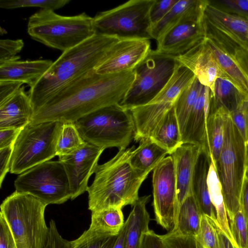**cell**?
<instances>
[{"label":"cell","instance_id":"6da1fadb","mask_svg":"<svg viewBox=\"0 0 248 248\" xmlns=\"http://www.w3.org/2000/svg\"><path fill=\"white\" fill-rule=\"evenodd\" d=\"M134 78L133 70L106 74L90 72L49 100L34 114L30 123H74L99 108L120 104Z\"/></svg>","mask_w":248,"mask_h":248},{"label":"cell","instance_id":"7a4b0ae2","mask_svg":"<svg viewBox=\"0 0 248 248\" xmlns=\"http://www.w3.org/2000/svg\"><path fill=\"white\" fill-rule=\"evenodd\" d=\"M120 39L97 32L62 52L37 84L30 88L28 94L34 113L60 91L89 73L96 71Z\"/></svg>","mask_w":248,"mask_h":248},{"label":"cell","instance_id":"3957f363","mask_svg":"<svg viewBox=\"0 0 248 248\" xmlns=\"http://www.w3.org/2000/svg\"><path fill=\"white\" fill-rule=\"evenodd\" d=\"M135 146L119 150L111 159L98 165L89 186L88 209L91 212L110 207L132 206L148 174L135 170L130 159Z\"/></svg>","mask_w":248,"mask_h":248},{"label":"cell","instance_id":"277c9868","mask_svg":"<svg viewBox=\"0 0 248 248\" xmlns=\"http://www.w3.org/2000/svg\"><path fill=\"white\" fill-rule=\"evenodd\" d=\"M27 32L32 39L62 52L97 33L93 17L84 12L65 16L41 9L29 17Z\"/></svg>","mask_w":248,"mask_h":248},{"label":"cell","instance_id":"5b68a950","mask_svg":"<svg viewBox=\"0 0 248 248\" xmlns=\"http://www.w3.org/2000/svg\"><path fill=\"white\" fill-rule=\"evenodd\" d=\"M47 205L35 197L16 190L4 200L0 214L5 218L17 248H45L49 228L46 223Z\"/></svg>","mask_w":248,"mask_h":248},{"label":"cell","instance_id":"8992f818","mask_svg":"<svg viewBox=\"0 0 248 248\" xmlns=\"http://www.w3.org/2000/svg\"><path fill=\"white\" fill-rule=\"evenodd\" d=\"M83 140L105 148H127L134 139L136 127L129 110L119 104L107 106L80 118L74 123Z\"/></svg>","mask_w":248,"mask_h":248},{"label":"cell","instance_id":"52a82bcc","mask_svg":"<svg viewBox=\"0 0 248 248\" xmlns=\"http://www.w3.org/2000/svg\"><path fill=\"white\" fill-rule=\"evenodd\" d=\"M245 168L244 141L227 111L224 120V142L216 170L222 186L229 222L240 206Z\"/></svg>","mask_w":248,"mask_h":248},{"label":"cell","instance_id":"ba28073f","mask_svg":"<svg viewBox=\"0 0 248 248\" xmlns=\"http://www.w3.org/2000/svg\"><path fill=\"white\" fill-rule=\"evenodd\" d=\"M63 125L60 122H44L30 123L23 128L13 146L10 172L20 174L57 155Z\"/></svg>","mask_w":248,"mask_h":248},{"label":"cell","instance_id":"9c48e42d","mask_svg":"<svg viewBox=\"0 0 248 248\" xmlns=\"http://www.w3.org/2000/svg\"><path fill=\"white\" fill-rule=\"evenodd\" d=\"M178 64L175 57L151 50L133 69L134 79L119 105L130 111L149 103L169 81Z\"/></svg>","mask_w":248,"mask_h":248},{"label":"cell","instance_id":"30bf717a","mask_svg":"<svg viewBox=\"0 0 248 248\" xmlns=\"http://www.w3.org/2000/svg\"><path fill=\"white\" fill-rule=\"evenodd\" d=\"M155 0H131L94 17L97 32L122 39L152 38L150 11Z\"/></svg>","mask_w":248,"mask_h":248},{"label":"cell","instance_id":"8fae6325","mask_svg":"<svg viewBox=\"0 0 248 248\" xmlns=\"http://www.w3.org/2000/svg\"><path fill=\"white\" fill-rule=\"evenodd\" d=\"M16 190L30 194L47 205L71 200L68 176L62 163L47 161L19 174L14 182Z\"/></svg>","mask_w":248,"mask_h":248},{"label":"cell","instance_id":"7c38bea8","mask_svg":"<svg viewBox=\"0 0 248 248\" xmlns=\"http://www.w3.org/2000/svg\"><path fill=\"white\" fill-rule=\"evenodd\" d=\"M152 184L155 220L169 232L174 227L176 185L173 159L166 156L154 169Z\"/></svg>","mask_w":248,"mask_h":248},{"label":"cell","instance_id":"4fadbf2b","mask_svg":"<svg viewBox=\"0 0 248 248\" xmlns=\"http://www.w3.org/2000/svg\"><path fill=\"white\" fill-rule=\"evenodd\" d=\"M105 149L87 142L75 153L59 156L68 176L72 194L71 200L87 191L88 180L95 172L99 157Z\"/></svg>","mask_w":248,"mask_h":248},{"label":"cell","instance_id":"5bb4252c","mask_svg":"<svg viewBox=\"0 0 248 248\" xmlns=\"http://www.w3.org/2000/svg\"><path fill=\"white\" fill-rule=\"evenodd\" d=\"M151 50L150 40L120 39L111 48L96 72L106 74L133 70Z\"/></svg>","mask_w":248,"mask_h":248},{"label":"cell","instance_id":"9a60e30c","mask_svg":"<svg viewBox=\"0 0 248 248\" xmlns=\"http://www.w3.org/2000/svg\"><path fill=\"white\" fill-rule=\"evenodd\" d=\"M202 149L200 145L183 143L170 155L174 162L177 192L174 227L181 205L187 196L192 194L193 175Z\"/></svg>","mask_w":248,"mask_h":248},{"label":"cell","instance_id":"2e32d148","mask_svg":"<svg viewBox=\"0 0 248 248\" xmlns=\"http://www.w3.org/2000/svg\"><path fill=\"white\" fill-rule=\"evenodd\" d=\"M205 36L203 21L186 20L170 30L156 41V50L177 57L188 51Z\"/></svg>","mask_w":248,"mask_h":248},{"label":"cell","instance_id":"e0dca14e","mask_svg":"<svg viewBox=\"0 0 248 248\" xmlns=\"http://www.w3.org/2000/svg\"><path fill=\"white\" fill-rule=\"evenodd\" d=\"M203 23L205 32L216 33L248 44V19L224 11L211 1L205 8Z\"/></svg>","mask_w":248,"mask_h":248},{"label":"cell","instance_id":"ac0fdd59","mask_svg":"<svg viewBox=\"0 0 248 248\" xmlns=\"http://www.w3.org/2000/svg\"><path fill=\"white\" fill-rule=\"evenodd\" d=\"M176 60L188 68L200 82L212 92L214 84L223 75L205 38L185 53L175 57Z\"/></svg>","mask_w":248,"mask_h":248},{"label":"cell","instance_id":"d6986e66","mask_svg":"<svg viewBox=\"0 0 248 248\" xmlns=\"http://www.w3.org/2000/svg\"><path fill=\"white\" fill-rule=\"evenodd\" d=\"M211 100V90L202 85L182 136L183 143L198 144L202 147L205 146L206 124L210 112Z\"/></svg>","mask_w":248,"mask_h":248},{"label":"cell","instance_id":"ffe728a7","mask_svg":"<svg viewBox=\"0 0 248 248\" xmlns=\"http://www.w3.org/2000/svg\"><path fill=\"white\" fill-rule=\"evenodd\" d=\"M209 2L207 0H178L164 17L152 26V38L158 41L170 30L186 20L202 21Z\"/></svg>","mask_w":248,"mask_h":248},{"label":"cell","instance_id":"44dd1931","mask_svg":"<svg viewBox=\"0 0 248 248\" xmlns=\"http://www.w3.org/2000/svg\"><path fill=\"white\" fill-rule=\"evenodd\" d=\"M34 109L22 86L11 97L0 104V129H22L31 121Z\"/></svg>","mask_w":248,"mask_h":248},{"label":"cell","instance_id":"7402d4cb","mask_svg":"<svg viewBox=\"0 0 248 248\" xmlns=\"http://www.w3.org/2000/svg\"><path fill=\"white\" fill-rule=\"evenodd\" d=\"M50 60L14 61L0 63V81H13L35 86L49 69Z\"/></svg>","mask_w":248,"mask_h":248},{"label":"cell","instance_id":"603a6c76","mask_svg":"<svg viewBox=\"0 0 248 248\" xmlns=\"http://www.w3.org/2000/svg\"><path fill=\"white\" fill-rule=\"evenodd\" d=\"M211 161L209 151L202 148L195 168L192 190L201 213L217 220L216 212L210 199L207 184Z\"/></svg>","mask_w":248,"mask_h":248},{"label":"cell","instance_id":"cb8c5ba5","mask_svg":"<svg viewBox=\"0 0 248 248\" xmlns=\"http://www.w3.org/2000/svg\"><path fill=\"white\" fill-rule=\"evenodd\" d=\"M205 41L213 53L223 77L231 81L248 98V79L225 47L211 35L206 34Z\"/></svg>","mask_w":248,"mask_h":248},{"label":"cell","instance_id":"d4e9b609","mask_svg":"<svg viewBox=\"0 0 248 248\" xmlns=\"http://www.w3.org/2000/svg\"><path fill=\"white\" fill-rule=\"evenodd\" d=\"M168 155L167 150L151 138H146L141 140L139 146L134 149L130 163L137 170L149 174Z\"/></svg>","mask_w":248,"mask_h":248},{"label":"cell","instance_id":"484cf974","mask_svg":"<svg viewBox=\"0 0 248 248\" xmlns=\"http://www.w3.org/2000/svg\"><path fill=\"white\" fill-rule=\"evenodd\" d=\"M150 195L139 197L132 206L127 220L128 227L125 239V248H139L142 234L149 231L151 218L146 209V204Z\"/></svg>","mask_w":248,"mask_h":248},{"label":"cell","instance_id":"4316f807","mask_svg":"<svg viewBox=\"0 0 248 248\" xmlns=\"http://www.w3.org/2000/svg\"><path fill=\"white\" fill-rule=\"evenodd\" d=\"M150 138L167 150L170 155L183 144L173 106L164 116Z\"/></svg>","mask_w":248,"mask_h":248},{"label":"cell","instance_id":"83f0119b","mask_svg":"<svg viewBox=\"0 0 248 248\" xmlns=\"http://www.w3.org/2000/svg\"><path fill=\"white\" fill-rule=\"evenodd\" d=\"M227 110L223 108L210 112L206 124L205 146L216 168L224 142V120Z\"/></svg>","mask_w":248,"mask_h":248},{"label":"cell","instance_id":"f1b7e54d","mask_svg":"<svg viewBox=\"0 0 248 248\" xmlns=\"http://www.w3.org/2000/svg\"><path fill=\"white\" fill-rule=\"evenodd\" d=\"M207 184L210 199L216 212L217 222L230 241L237 245L231 231L221 185L212 161L207 176Z\"/></svg>","mask_w":248,"mask_h":248},{"label":"cell","instance_id":"f546056e","mask_svg":"<svg viewBox=\"0 0 248 248\" xmlns=\"http://www.w3.org/2000/svg\"><path fill=\"white\" fill-rule=\"evenodd\" d=\"M246 98L231 81L225 78L218 77L212 92L210 111L223 108L230 113Z\"/></svg>","mask_w":248,"mask_h":248},{"label":"cell","instance_id":"4dcf8cb0","mask_svg":"<svg viewBox=\"0 0 248 248\" xmlns=\"http://www.w3.org/2000/svg\"><path fill=\"white\" fill-rule=\"evenodd\" d=\"M202 215L193 194L189 195L181 205L176 225L171 232L195 237L200 228Z\"/></svg>","mask_w":248,"mask_h":248},{"label":"cell","instance_id":"1f68e13d","mask_svg":"<svg viewBox=\"0 0 248 248\" xmlns=\"http://www.w3.org/2000/svg\"><path fill=\"white\" fill-rule=\"evenodd\" d=\"M122 207H110L92 212L89 229L102 233L118 235L124 223Z\"/></svg>","mask_w":248,"mask_h":248},{"label":"cell","instance_id":"d6a6232c","mask_svg":"<svg viewBox=\"0 0 248 248\" xmlns=\"http://www.w3.org/2000/svg\"><path fill=\"white\" fill-rule=\"evenodd\" d=\"M195 77L188 68L178 62L169 81L152 100L174 104L179 94L190 84Z\"/></svg>","mask_w":248,"mask_h":248},{"label":"cell","instance_id":"836d02e7","mask_svg":"<svg viewBox=\"0 0 248 248\" xmlns=\"http://www.w3.org/2000/svg\"><path fill=\"white\" fill-rule=\"evenodd\" d=\"M202 85L195 77L190 84L179 94L174 104L173 107L182 136Z\"/></svg>","mask_w":248,"mask_h":248},{"label":"cell","instance_id":"e575fe53","mask_svg":"<svg viewBox=\"0 0 248 248\" xmlns=\"http://www.w3.org/2000/svg\"><path fill=\"white\" fill-rule=\"evenodd\" d=\"M86 143L74 123H64L57 142L56 155L60 156L72 154Z\"/></svg>","mask_w":248,"mask_h":248},{"label":"cell","instance_id":"d590c367","mask_svg":"<svg viewBox=\"0 0 248 248\" xmlns=\"http://www.w3.org/2000/svg\"><path fill=\"white\" fill-rule=\"evenodd\" d=\"M118 235H109L88 229L73 240V248H112Z\"/></svg>","mask_w":248,"mask_h":248},{"label":"cell","instance_id":"8d00e7d4","mask_svg":"<svg viewBox=\"0 0 248 248\" xmlns=\"http://www.w3.org/2000/svg\"><path fill=\"white\" fill-rule=\"evenodd\" d=\"M195 238L203 248H219L215 220L202 214L200 228Z\"/></svg>","mask_w":248,"mask_h":248},{"label":"cell","instance_id":"74e56055","mask_svg":"<svg viewBox=\"0 0 248 248\" xmlns=\"http://www.w3.org/2000/svg\"><path fill=\"white\" fill-rule=\"evenodd\" d=\"M69 0H0V8L13 9L24 7H39L54 11L70 2Z\"/></svg>","mask_w":248,"mask_h":248},{"label":"cell","instance_id":"f35d334b","mask_svg":"<svg viewBox=\"0 0 248 248\" xmlns=\"http://www.w3.org/2000/svg\"><path fill=\"white\" fill-rule=\"evenodd\" d=\"M229 222L231 232L239 248H248V227L241 205L232 220Z\"/></svg>","mask_w":248,"mask_h":248},{"label":"cell","instance_id":"ab89813d","mask_svg":"<svg viewBox=\"0 0 248 248\" xmlns=\"http://www.w3.org/2000/svg\"><path fill=\"white\" fill-rule=\"evenodd\" d=\"M216 38L225 47L231 57L248 79V53L225 37L217 35Z\"/></svg>","mask_w":248,"mask_h":248},{"label":"cell","instance_id":"60d3db41","mask_svg":"<svg viewBox=\"0 0 248 248\" xmlns=\"http://www.w3.org/2000/svg\"><path fill=\"white\" fill-rule=\"evenodd\" d=\"M164 248H203L193 236H183L168 232L161 235Z\"/></svg>","mask_w":248,"mask_h":248},{"label":"cell","instance_id":"b9f144b4","mask_svg":"<svg viewBox=\"0 0 248 248\" xmlns=\"http://www.w3.org/2000/svg\"><path fill=\"white\" fill-rule=\"evenodd\" d=\"M24 46L22 39H4L0 40V63L19 60L17 55Z\"/></svg>","mask_w":248,"mask_h":248},{"label":"cell","instance_id":"7bdbcfd3","mask_svg":"<svg viewBox=\"0 0 248 248\" xmlns=\"http://www.w3.org/2000/svg\"><path fill=\"white\" fill-rule=\"evenodd\" d=\"M231 119L242 136L244 142L248 140V98L245 99L230 113Z\"/></svg>","mask_w":248,"mask_h":248},{"label":"cell","instance_id":"ee69618b","mask_svg":"<svg viewBox=\"0 0 248 248\" xmlns=\"http://www.w3.org/2000/svg\"><path fill=\"white\" fill-rule=\"evenodd\" d=\"M214 4L224 11L248 19V0H219Z\"/></svg>","mask_w":248,"mask_h":248},{"label":"cell","instance_id":"f6af8a7d","mask_svg":"<svg viewBox=\"0 0 248 248\" xmlns=\"http://www.w3.org/2000/svg\"><path fill=\"white\" fill-rule=\"evenodd\" d=\"M178 0H155L150 11V18L152 26L162 19Z\"/></svg>","mask_w":248,"mask_h":248},{"label":"cell","instance_id":"bcb514c9","mask_svg":"<svg viewBox=\"0 0 248 248\" xmlns=\"http://www.w3.org/2000/svg\"><path fill=\"white\" fill-rule=\"evenodd\" d=\"M49 233L45 248H73V241L63 238L59 232L55 221L51 219L49 223Z\"/></svg>","mask_w":248,"mask_h":248},{"label":"cell","instance_id":"7dc6e473","mask_svg":"<svg viewBox=\"0 0 248 248\" xmlns=\"http://www.w3.org/2000/svg\"><path fill=\"white\" fill-rule=\"evenodd\" d=\"M0 248H17L11 231L5 218L0 214Z\"/></svg>","mask_w":248,"mask_h":248},{"label":"cell","instance_id":"c3c4849f","mask_svg":"<svg viewBox=\"0 0 248 248\" xmlns=\"http://www.w3.org/2000/svg\"><path fill=\"white\" fill-rule=\"evenodd\" d=\"M139 248H164L161 235L151 230L144 232Z\"/></svg>","mask_w":248,"mask_h":248},{"label":"cell","instance_id":"681fc988","mask_svg":"<svg viewBox=\"0 0 248 248\" xmlns=\"http://www.w3.org/2000/svg\"><path fill=\"white\" fill-rule=\"evenodd\" d=\"M23 84L17 81H0V104L13 96Z\"/></svg>","mask_w":248,"mask_h":248},{"label":"cell","instance_id":"f907efd6","mask_svg":"<svg viewBox=\"0 0 248 248\" xmlns=\"http://www.w3.org/2000/svg\"><path fill=\"white\" fill-rule=\"evenodd\" d=\"M13 146L0 149V186L7 173L10 170V162Z\"/></svg>","mask_w":248,"mask_h":248},{"label":"cell","instance_id":"816d5d0a","mask_svg":"<svg viewBox=\"0 0 248 248\" xmlns=\"http://www.w3.org/2000/svg\"><path fill=\"white\" fill-rule=\"evenodd\" d=\"M22 129H0V149L14 145Z\"/></svg>","mask_w":248,"mask_h":248},{"label":"cell","instance_id":"f5cc1de1","mask_svg":"<svg viewBox=\"0 0 248 248\" xmlns=\"http://www.w3.org/2000/svg\"><path fill=\"white\" fill-rule=\"evenodd\" d=\"M240 205L243 208L248 227V164H245L241 193Z\"/></svg>","mask_w":248,"mask_h":248},{"label":"cell","instance_id":"db71d44e","mask_svg":"<svg viewBox=\"0 0 248 248\" xmlns=\"http://www.w3.org/2000/svg\"><path fill=\"white\" fill-rule=\"evenodd\" d=\"M218 239L219 248H239L228 238L215 220Z\"/></svg>","mask_w":248,"mask_h":248},{"label":"cell","instance_id":"11a10c76","mask_svg":"<svg viewBox=\"0 0 248 248\" xmlns=\"http://www.w3.org/2000/svg\"><path fill=\"white\" fill-rule=\"evenodd\" d=\"M127 227L128 220L126 219L118 234L117 240L112 248H125Z\"/></svg>","mask_w":248,"mask_h":248},{"label":"cell","instance_id":"9f6ffc18","mask_svg":"<svg viewBox=\"0 0 248 248\" xmlns=\"http://www.w3.org/2000/svg\"><path fill=\"white\" fill-rule=\"evenodd\" d=\"M229 39V38H228ZM232 41L235 43L236 45H237L239 47L244 50L246 52L248 53V43H244L239 42H237L235 41H233L232 40L230 39Z\"/></svg>","mask_w":248,"mask_h":248},{"label":"cell","instance_id":"6f0895ef","mask_svg":"<svg viewBox=\"0 0 248 248\" xmlns=\"http://www.w3.org/2000/svg\"><path fill=\"white\" fill-rule=\"evenodd\" d=\"M245 143V163L248 164V140Z\"/></svg>","mask_w":248,"mask_h":248}]
</instances>
